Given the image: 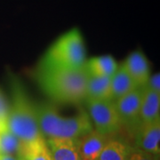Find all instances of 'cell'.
<instances>
[{
	"label": "cell",
	"instance_id": "cell-17",
	"mask_svg": "<svg viewBox=\"0 0 160 160\" xmlns=\"http://www.w3.org/2000/svg\"><path fill=\"white\" fill-rule=\"evenodd\" d=\"M22 157L26 160H50L51 156L46 139L41 138L34 142L26 144Z\"/></svg>",
	"mask_w": 160,
	"mask_h": 160
},
{
	"label": "cell",
	"instance_id": "cell-3",
	"mask_svg": "<svg viewBox=\"0 0 160 160\" xmlns=\"http://www.w3.org/2000/svg\"><path fill=\"white\" fill-rule=\"evenodd\" d=\"M36 108L40 131L46 139L77 140L93 129L89 116L84 111L72 117H63L49 103H41Z\"/></svg>",
	"mask_w": 160,
	"mask_h": 160
},
{
	"label": "cell",
	"instance_id": "cell-11",
	"mask_svg": "<svg viewBox=\"0 0 160 160\" xmlns=\"http://www.w3.org/2000/svg\"><path fill=\"white\" fill-rule=\"evenodd\" d=\"M137 86L132 79L124 63L118 66L115 73L111 77V99L116 101L126 93L130 92Z\"/></svg>",
	"mask_w": 160,
	"mask_h": 160
},
{
	"label": "cell",
	"instance_id": "cell-18",
	"mask_svg": "<svg viewBox=\"0 0 160 160\" xmlns=\"http://www.w3.org/2000/svg\"><path fill=\"white\" fill-rule=\"evenodd\" d=\"M128 160H159V155L151 154L138 148H132Z\"/></svg>",
	"mask_w": 160,
	"mask_h": 160
},
{
	"label": "cell",
	"instance_id": "cell-21",
	"mask_svg": "<svg viewBox=\"0 0 160 160\" xmlns=\"http://www.w3.org/2000/svg\"><path fill=\"white\" fill-rule=\"evenodd\" d=\"M0 160H20V158L12 155L0 154Z\"/></svg>",
	"mask_w": 160,
	"mask_h": 160
},
{
	"label": "cell",
	"instance_id": "cell-9",
	"mask_svg": "<svg viewBox=\"0 0 160 160\" xmlns=\"http://www.w3.org/2000/svg\"><path fill=\"white\" fill-rule=\"evenodd\" d=\"M126 69L137 87H144L150 77V69L147 58L141 52L135 51L124 62Z\"/></svg>",
	"mask_w": 160,
	"mask_h": 160
},
{
	"label": "cell",
	"instance_id": "cell-15",
	"mask_svg": "<svg viewBox=\"0 0 160 160\" xmlns=\"http://www.w3.org/2000/svg\"><path fill=\"white\" fill-rule=\"evenodd\" d=\"M132 149L131 146L125 142L110 139L97 160H128Z\"/></svg>",
	"mask_w": 160,
	"mask_h": 160
},
{
	"label": "cell",
	"instance_id": "cell-1",
	"mask_svg": "<svg viewBox=\"0 0 160 160\" xmlns=\"http://www.w3.org/2000/svg\"><path fill=\"white\" fill-rule=\"evenodd\" d=\"M88 77L86 66L71 69L39 65L36 72L42 92L52 102L61 104H78L86 101Z\"/></svg>",
	"mask_w": 160,
	"mask_h": 160
},
{
	"label": "cell",
	"instance_id": "cell-10",
	"mask_svg": "<svg viewBox=\"0 0 160 160\" xmlns=\"http://www.w3.org/2000/svg\"><path fill=\"white\" fill-rule=\"evenodd\" d=\"M52 160H80L76 140L63 138L46 139Z\"/></svg>",
	"mask_w": 160,
	"mask_h": 160
},
{
	"label": "cell",
	"instance_id": "cell-20",
	"mask_svg": "<svg viewBox=\"0 0 160 160\" xmlns=\"http://www.w3.org/2000/svg\"><path fill=\"white\" fill-rule=\"evenodd\" d=\"M147 87L151 89L152 91L156 92L158 93H160V75L159 73L150 76L148 83L146 84Z\"/></svg>",
	"mask_w": 160,
	"mask_h": 160
},
{
	"label": "cell",
	"instance_id": "cell-8",
	"mask_svg": "<svg viewBox=\"0 0 160 160\" xmlns=\"http://www.w3.org/2000/svg\"><path fill=\"white\" fill-rule=\"evenodd\" d=\"M110 136L102 134L95 129L76 140L81 159L97 160Z\"/></svg>",
	"mask_w": 160,
	"mask_h": 160
},
{
	"label": "cell",
	"instance_id": "cell-24",
	"mask_svg": "<svg viewBox=\"0 0 160 160\" xmlns=\"http://www.w3.org/2000/svg\"><path fill=\"white\" fill-rule=\"evenodd\" d=\"M50 160H52V158H50Z\"/></svg>",
	"mask_w": 160,
	"mask_h": 160
},
{
	"label": "cell",
	"instance_id": "cell-19",
	"mask_svg": "<svg viewBox=\"0 0 160 160\" xmlns=\"http://www.w3.org/2000/svg\"><path fill=\"white\" fill-rule=\"evenodd\" d=\"M9 111V104L5 94L0 89V127L6 126V119Z\"/></svg>",
	"mask_w": 160,
	"mask_h": 160
},
{
	"label": "cell",
	"instance_id": "cell-23",
	"mask_svg": "<svg viewBox=\"0 0 160 160\" xmlns=\"http://www.w3.org/2000/svg\"><path fill=\"white\" fill-rule=\"evenodd\" d=\"M80 160H87V159H80Z\"/></svg>",
	"mask_w": 160,
	"mask_h": 160
},
{
	"label": "cell",
	"instance_id": "cell-13",
	"mask_svg": "<svg viewBox=\"0 0 160 160\" xmlns=\"http://www.w3.org/2000/svg\"><path fill=\"white\" fill-rule=\"evenodd\" d=\"M86 100H112L111 77H88Z\"/></svg>",
	"mask_w": 160,
	"mask_h": 160
},
{
	"label": "cell",
	"instance_id": "cell-22",
	"mask_svg": "<svg viewBox=\"0 0 160 160\" xmlns=\"http://www.w3.org/2000/svg\"><path fill=\"white\" fill-rule=\"evenodd\" d=\"M20 160H26L23 157H20Z\"/></svg>",
	"mask_w": 160,
	"mask_h": 160
},
{
	"label": "cell",
	"instance_id": "cell-2",
	"mask_svg": "<svg viewBox=\"0 0 160 160\" xmlns=\"http://www.w3.org/2000/svg\"><path fill=\"white\" fill-rule=\"evenodd\" d=\"M12 102L6 127L25 145L44 138L39 129L36 104L31 102L22 83L15 77L10 81Z\"/></svg>",
	"mask_w": 160,
	"mask_h": 160
},
{
	"label": "cell",
	"instance_id": "cell-14",
	"mask_svg": "<svg viewBox=\"0 0 160 160\" xmlns=\"http://www.w3.org/2000/svg\"><path fill=\"white\" fill-rule=\"evenodd\" d=\"M118 66V63L111 55L91 58L86 62L88 74L94 77H112Z\"/></svg>",
	"mask_w": 160,
	"mask_h": 160
},
{
	"label": "cell",
	"instance_id": "cell-6",
	"mask_svg": "<svg viewBox=\"0 0 160 160\" xmlns=\"http://www.w3.org/2000/svg\"><path fill=\"white\" fill-rule=\"evenodd\" d=\"M143 87H136L126 95L114 101L122 126L132 131L137 130L141 125V106Z\"/></svg>",
	"mask_w": 160,
	"mask_h": 160
},
{
	"label": "cell",
	"instance_id": "cell-12",
	"mask_svg": "<svg viewBox=\"0 0 160 160\" xmlns=\"http://www.w3.org/2000/svg\"><path fill=\"white\" fill-rule=\"evenodd\" d=\"M158 119H160V93L144 86L141 106V123Z\"/></svg>",
	"mask_w": 160,
	"mask_h": 160
},
{
	"label": "cell",
	"instance_id": "cell-5",
	"mask_svg": "<svg viewBox=\"0 0 160 160\" xmlns=\"http://www.w3.org/2000/svg\"><path fill=\"white\" fill-rule=\"evenodd\" d=\"M88 116L95 130L102 134L111 136L122 126L112 100H86Z\"/></svg>",
	"mask_w": 160,
	"mask_h": 160
},
{
	"label": "cell",
	"instance_id": "cell-4",
	"mask_svg": "<svg viewBox=\"0 0 160 160\" xmlns=\"http://www.w3.org/2000/svg\"><path fill=\"white\" fill-rule=\"evenodd\" d=\"M86 48L78 29H72L60 37L46 52L40 65L77 69L86 66Z\"/></svg>",
	"mask_w": 160,
	"mask_h": 160
},
{
	"label": "cell",
	"instance_id": "cell-7",
	"mask_svg": "<svg viewBox=\"0 0 160 160\" xmlns=\"http://www.w3.org/2000/svg\"><path fill=\"white\" fill-rule=\"evenodd\" d=\"M136 148L151 154L160 153V119L141 123L136 130Z\"/></svg>",
	"mask_w": 160,
	"mask_h": 160
},
{
	"label": "cell",
	"instance_id": "cell-16",
	"mask_svg": "<svg viewBox=\"0 0 160 160\" xmlns=\"http://www.w3.org/2000/svg\"><path fill=\"white\" fill-rule=\"evenodd\" d=\"M25 144L22 142L6 126L0 127V154L22 157Z\"/></svg>",
	"mask_w": 160,
	"mask_h": 160
}]
</instances>
